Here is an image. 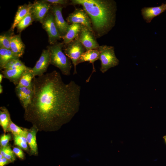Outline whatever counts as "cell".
Returning <instances> with one entry per match:
<instances>
[{
    "instance_id": "1",
    "label": "cell",
    "mask_w": 166,
    "mask_h": 166,
    "mask_svg": "<svg viewBox=\"0 0 166 166\" xmlns=\"http://www.w3.org/2000/svg\"><path fill=\"white\" fill-rule=\"evenodd\" d=\"M32 86V99L24 109V118L38 131L56 130L77 111L80 86L73 81L65 83L57 71L34 77Z\"/></svg>"
},
{
    "instance_id": "2",
    "label": "cell",
    "mask_w": 166,
    "mask_h": 166,
    "mask_svg": "<svg viewBox=\"0 0 166 166\" xmlns=\"http://www.w3.org/2000/svg\"><path fill=\"white\" fill-rule=\"evenodd\" d=\"M70 4L82 6L89 17L96 38L107 34L114 26L117 3L113 0H72Z\"/></svg>"
},
{
    "instance_id": "3",
    "label": "cell",
    "mask_w": 166,
    "mask_h": 166,
    "mask_svg": "<svg viewBox=\"0 0 166 166\" xmlns=\"http://www.w3.org/2000/svg\"><path fill=\"white\" fill-rule=\"evenodd\" d=\"M64 44L57 42L48 46L50 55V64L58 68L64 75L69 76L72 67L70 60L63 52Z\"/></svg>"
},
{
    "instance_id": "4",
    "label": "cell",
    "mask_w": 166,
    "mask_h": 166,
    "mask_svg": "<svg viewBox=\"0 0 166 166\" xmlns=\"http://www.w3.org/2000/svg\"><path fill=\"white\" fill-rule=\"evenodd\" d=\"M97 49L101 62L100 70L102 73L119 64V61L115 55L114 46L102 45H100Z\"/></svg>"
},
{
    "instance_id": "5",
    "label": "cell",
    "mask_w": 166,
    "mask_h": 166,
    "mask_svg": "<svg viewBox=\"0 0 166 166\" xmlns=\"http://www.w3.org/2000/svg\"><path fill=\"white\" fill-rule=\"evenodd\" d=\"M64 52L65 55L70 60L74 66V75L77 73V66L82 54L86 49L78 38L67 44H64Z\"/></svg>"
},
{
    "instance_id": "6",
    "label": "cell",
    "mask_w": 166,
    "mask_h": 166,
    "mask_svg": "<svg viewBox=\"0 0 166 166\" xmlns=\"http://www.w3.org/2000/svg\"><path fill=\"white\" fill-rule=\"evenodd\" d=\"M43 28L47 32L49 41L51 45H53L61 38V37L55 24L52 13L49 12L42 23Z\"/></svg>"
},
{
    "instance_id": "7",
    "label": "cell",
    "mask_w": 166,
    "mask_h": 166,
    "mask_svg": "<svg viewBox=\"0 0 166 166\" xmlns=\"http://www.w3.org/2000/svg\"><path fill=\"white\" fill-rule=\"evenodd\" d=\"M66 20L69 25L74 23L81 24L93 32L90 18L83 9L75 8L74 11L69 14Z\"/></svg>"
},
{
    "instance_id": "8",
    "label": "cell",
    "mask_w": 166,
    "mask_h": 166,
    "mask_svg": "<svg viewBox=\"0 0 166 166\" xmlns=\"http://www.w3.org/2000/svg\"><path fill=\"white\" fill-rule=\"evenodd\" d=\"M77 38L86 50L97 49L100 46L93 32L83 25Z\"/></svg>"
},
{
    "instance_id": "9",
    "label": "cell",
    "mask_w": 166,
    "mask_h": 166,
    "mask_svg": "<svg viewBox=\"0 0 166 166\" xmlns=\"http://www.w3.org/2000/svg\"><path fill=\"white\" fill-rule=\"evenodd\" d=\"M51 5L44 0L36 1L32 5L30 11L34 20L42 24L49 11Z\"/></svg>"
},
{
    "instance_id": "10",
    "label": "cell",
    "mask_w": 166,
    "mask_h": 166,
    "mask_svg": "<svg viewBox=\"0 0 166 166\" xmlns=\"http://www.w3.org/2000/svg\"><path fill=\"white\" fill-rule=\"evenodd\" d=\"M63 7L64 6L61 5H52L50 10L53 15L54 21L61 38L66 34L69 26L62 16V10Z\"/></svg>"
},
{
    "instance_id": "11",
    "label": "cell",
    "mask_w": 166,
    "mask_h": 166,
    "mask_svg": "<svg viewBox=\"0 0 166 166\" xmlns=\"http://www.w3.org/2000/svg\"><path fill=\"white\" fill-rule=\"evenodd\" d=\"M50 62V55L49 50L44 49L32 71L34 77L40 76L46 72Z\"/></svg>"
},
{
    "instance_id": "12",
    "label": "cell",
    "mask_w": 166,
    "mask_h": 166,
    "mask_svg": "<svg viewBox=\"0 0 166 166\" xmlns=\"http://www.w3.org/2000/svg\"><path fill=\"white\" fill-rule=\"evenodd\" d=\"M166 10V3H163L157 6L144 7L141 10V13L144 20L150 23L153 18Z\"/></svg>"
},
{
    "instance_id": "13",
    "label": "cell",
    "mask_w": 166,
    "mask_h": 166,
    "mask_svg": "<svg viewBox=\"0 0 166 166\" xmlns=\"http://www.w3.org/2000/svg\"><path fill=\"white\" fill-rule=\"evenodd\" d=\"M16 94L24 109L30 103L33 93L32 86L30 87H18L15 88Z\"/></svg>"
},
{
    "instance_id": "14",
    "label": "cell",
    "mask_w": 166,
    "mask_h": 166,
    "mask_svg": "<svg viewBox=\"0 0 166 166\" xmlns=\"http://www.w3.org/2000/svg\"><path fill=\"white\" fill-rule=\"evenodd\" d=\"M99 57L100 53L98 49H92L86 50L82 54L78 62V64L80 63L88 61L91 63L93 66L92 72L86 80L87 82L89 81L93 73L96 72L94 63L95 61L99 59Z\"/></svg>"
},
{
    "instance_id": "15",
    "label": "cell",
    "mask_w": 166,
    "mask_h": 166,
    "mask_svg": "<svg viewBox=\"0 0 166 166\" xmlns=\"http://www.w3.org/2000/svg\"><path fill=\"white\" fill-rule=\"evenodd\" d=\"M10 50L14 54L19 58L23 55L25 45L22 41L20 35H12L10 41Z\"/></svg>"
},
{
    "instance_id": "16",
    "label": "cell",
    "mask_w": 166,
    "mask_h": 166,
    "mask_svg": "<svg viewBox=\"0 0 166 166\" xmlns=\"http://www.w3.org/2000/svg\"><path fill=\"white\" fill-rule=\"evenodd\" d=\"M38 131L37 128L33 126L29 129H27L26 138L30 148L31 155L36 156L38 154V148L36 140V134Z\"/></svg>"
},
{
    "instance_id": "17",
    "label": "cell",
    "mask_w": 166,
    "mask_h": 166,
    "mask_svg": "<svg viewBox=\"0 0 166 166\" xmlns=\"http://www.w3.org/2000/svg\"><path fill=\"white\" fill-rule=\"evenodd\" d=\"M28 68L27 67L26 68L3 69L1 70V73L3 75L4 78L8 79L11 82L17 86L22 74Z\"/></svg>"
},
{
    "instance_id": "18",
    "label": "cell",
    "mask_w": 166,
    "mask_h": 166,
    "mask_svg": "<svg viewBox=\"0 0 166 166\" xmlns=\"http://www.w3.org/2000/svg\"><path fill=\"white\" fill-rule=\"evenodd\" d=\"M82 25L81 24L74 23L69 25L65 35L62 37L63 43L67 44L77 38L81 31Z\"/></svg>"
},
{
    "instance_id": "19",
    "label": "cell",
    "mask_w": 166,
    "mask_h": 166,
    "mask_svg": "<svg viewBox=\"0 0 166 166\" xmlns=\"http://www.w3.org/2000/svg\"><path fill=\"white\" fill-rule=\"evenodd\" d=\"M32 5V4L30 3L28 4H24L18 7L11 28V31L14 30L18 23L27 14L30 10Z\"/></svg>"
},
{
    "instance_id": "20",
    "label": "cell",
    "mask_w": 166,
    "mask_h": 166,
    "mask_svg": "<svg viewBox=\"0 0 166 166\" xmlns=\"http://www.w3.org/2000/svg\"><path fill=\"white\" fill-rule=\"evenodd\" d=\"M34 77L32 68L29 67L22 74L18 85V87H30L32 86V81Z\"/></svg>"
},
{
    "instance_id": "21",
    "label": "cell",
    "mask_w": 166,
    "mask_h": 166,
    "mask_svg": "<svg viewBox=\"0 0 166 166\" xmlns=\"http://www.w3.org/2000/svg\"><path fill=\"white\" fill-rule=\"evenodd\" d=\"M19 58L16 57L10 49L0 48V68L2 70L6 64L10 60Z\"/></svg>"
},
{
    "instance_id": "22",
    "label": "cell",
    "mask_w": 166,
    "mask_h": 166,
    "mask_svg": "<svg viewBox=\"0 0 166 166\" xmlns=\"http://www.w3.org/2000/svg\"><path fill=\"white\" fill-rule=\"evenodd\" d=\"M11 120L10 115L8 109L5 107L0 108V124L5 133Z\"/></svg>"
},
{
    "instance_id": "23",
    "label": "cell",
    "mask_w": 166,
    "mask_h": 166,
    "mask_svg": "<svg viewBox=\"0 0 166 166\" xmlns=\"http://www.w3.org/2000/svg\"><path fill=\"white\" fill-rule=\"evenodd\" d=\"M7 131L11 132L13 135H20L26 137L27 129L22 128L14 124L10 120Z\"/></svg>"
},
{
    "instance_id": "24",
    "label": "cell",
    "mask_w": 166,
    "mask_h": 166,
    "mask_svg": "<svg viewBox=\"0 0 166 166\" xmlns=\"http://www.w3.org/2000/svg\"><path fill=\"white\" fill-rule=\"evenodd\" d=\"M33 20L30 10L26 16L20 21L17 25L16 27L18 32H22L23 30L30 25Z\"/></svg>"
},
{
    "instance_id": "25",
    "label": "cell",
    "mask_w": 166,
    "mask_h": 166,
    "mask_svg": "<svg viewBox=\"0 0 166 166\" xmlns=\"http://www.w3.org/2000/svg\"><path fill=\"white\" fill-rule=\"evenodd\" d=\"M27 67L19 58H15L10 60L2 70L26 68Z\"/></svg>"
},
{
    "instance_id": "26",
    "label": "cell",
    "mask_w": 166,
    "mask_h": 166,
    "mask_svg": "<svg viewBox=\"0 0 166 166\" xmlns=\"http://www.w3.org/2000/svg\"><path fill=\"white\" fill-rule=\"evenodd\" d=\"M0 154L8 160L10 163L14 162L16 160L15 155L9 145L0 148Z\"/></svg>"
},
{
    "instance_id": "27",
    "label": "cell",
    "mask_w": 166,
    "mask_h": 166,
    "mask_svg": "<svg viewBox=\"0 0 166 166\" xmlns=\"http://www.w3.org/2000/svg\"><path fill=\"white\" fill-rule=\"evenodd\" d=\"M14 144L21 148L27 150L28 149V143L25 137L20 135H14Z\"/></svg>"
},
{
    "instance_id": "28",
    "label": "cell",
    "mask_w": 166,
    "mask_h": 166,
    "mask_svg": "<svg viewBox=\"0 0 166 166\" xmlns=\"http://www.w3.org/2000/svg\"><path fill=\"white\" fill-rule=\"evenodd\" d=\"M11 36L7 34H4L0 35V47L10 49V41Z\"/></svg>"
},
{
    "instance_id": "29",
    "label": "cell",
    "mask_w": 166,
    "mask_h": 166,
    "mask_svg": "<svg viewBox=\"0 0 166 166\" xmlns=\"http://www.w3.org/2000/svg\"><path fill=\"white\" fill-rule=\"evenodd\" d=\"M11 138V136L10 134H4L1 135L0 138L1 148L7 146Z\"/></svg>"
},
{
    "instance_id": "30",
    "label": "cell",
    "mask_w": 166,
    "mask_h": 166,
    "mask_svg": "<svg viewBox=\"0 0 166 166\" xmlns=\"http://www.w3.org/2000/svg\"><path fill=\"white\" fill-rule=\"evenodd\" d=\"M44 1L51 5H58L65 6L70 3L67 0H44Z\"/></svg>"
},
{
    "instance_id": "31",
    "label": "cell",
    "mask_w": 166,
    "mask_h": 166,
    "mask_svg": "<svg viewBox=\"0 0 166 166\" xmlns=\"http://www.w3.org/2000/svg\"><path fill=\"white\" fill-rule=\"evenodd\" d=\"M12 151L14 154L21 160H23L24 158V155L22 150L19 147H14Z\"/></svg>"
},
{
    "instance_id": "32",
    "label": "cell",
    "mask_w": 166,
    "mask_h": 166,
    "mask_svg": "<svg viewBox=\"0 0 166 166\" xmlns=\"http://www.w3.org/2000/svg\"><path fill=\"white\" fill-rule=\"evenodd\" d=\"M10 162L0 154V166H5Z\"/></svg>"
},
{
    "instance_id": "33",
    "label": "cell",
    "mask_w": 166,
    "mask_h": 166,
    "mask_svg": "<svg viewBox=\"0 0 166 166\" xmlns=\"http://www.w3.org/2000/svg\"><path fill=\"white\" fill-rule=\"evenodd\" d=\"M3 77H4L3 75L2 74V73H0V84H1V83H2V79Z\"/></svg>"
},
{
    "instance_id": "34",
    "label": "cell",
    "mask_w": 166,
    "mask_h": 166,
    "mask_svg": "<svg viewBox=\"0 0 166 166\" xmlns=\"http://www.w3.org/2000/svg\"><path fill=\"white\" fill-rule=\"evenodd\" d=\"M3 92V87L1 84H0V93H2Z\"/></svg>"
},
{
    "instance_id": "35",
    "label": "cell",
    "mask_w": 166,
    "mask_h": 166,
    "mask_svg": "<svg viewBox=\"0 0 166 166\" xmlns=\"http://www.w3.org/2000/svg\"><path fill=\"white\" fill-rule=\"evenodd\" d=\"M163 138L164 139L166 144V135L164 136Z\"/></svg>"
}]
</instances>
